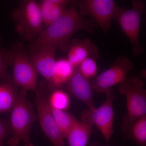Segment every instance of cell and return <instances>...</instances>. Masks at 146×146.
I'll return each mask as SVG.
<instances>
[{
    "label": "cell",
    "instance_id": "1",
    "mask_svg": "<svg viewBox=\"0 0 146 146\" xmlns=\"http://www.w3.org/2000/svg\"><path fill=\"white\" fill-rule=\"evenodd\" d=\"M73 4L67 8L60 18L42 31L29 47L30 53L41 47L55 46L62 52L68 51L69 41L73 35L81 29L93 34L97 27L92 19H88L79 13L75 5Z\"/></svg>",
    "mask_w": 146,
    "mask_h": 146
},
{
    "label": "cell",
    "instance_id": "2",
    "mask_svg": "<svg viewBox=\"0 0 146 146\" xmlns=\"http://www.w3.org/2000/svg\"><path fill=\"white\" fill-rule=\"evenodd\" d=\"M27 91L21 89L11 111L9 123L12 136L8 141L10 146H18L21 142H30L32 126L38 120L32 104L27 98Z\"/></svg>",
    "mask_w": 146,
    "mask_h": 146
},
{
    "label": "cell",
    "instance_id": "3",
    "mask_svg": "<svg viewBox=\"0 0 146 146\" xmlns=\"http://www.w3.org/2000/svg\"><path fill=\"white\" fill-rule=\"evenodd\" d=\"M119 85V92L125 97L127 101V112L121 125L125 136L131 125L146 115V90L143 80L136 76H128Z\"/></svg>",
    "mask_w": 146,
    "mask_h": 146
},
{
    "label": "cell",
    "instance_id": "4",
    "mask_svg": "<svg viewBox=\"0 0 146 146\" xmlns=\"http://www.w3.org/2000/svg\"><path fill=\"white\" fill-rule=\"evenodd\" d=\"M11 17L15 23L17 33L23 39L31 42L45 28L38 3L33 0L21 1Z\"/></svg>",
    "mask_w": 146,
    "mask_h": 146
},
{
    "label": "cell",
    "instance_id": "5",
    "mask_svg": "<svg viewBox=\"0 0 146 146\" xmlns=\"http://www.w3.org/2000/svg\"><path fill=\"white\" fill-rule=\"evenodd\" d=\"M8 65L13 67V80L21 89L35 91L37 86V73L27 54L23 45L18 42L7 51Z\"/></svg>",
    "mask_w": 146,
    "mask_h": 146
},
{
    "label": "cell",
    "instance_id": "6",
    "mask_svg": "<svg viewBox=\"0 0 146 146\" xmlns=\"http://www.w3.org/2000/svg\"><path fill=\"white\" fill-rule=\"evenodd\" d=\"M129 9L117 7L114 19H116L129 40L134 56L144 53L145 50L139 39L142 16L146 11L145 3L141 0H133Z\"/></svg>",
    "mask_w": 146,
    "mask_h": 146
},
{
    "label": "cell",
    "instance_id": "7",
    "mask_svg": "<svg viewBox=\"0 0 146 146\" xmlns=\"http://www.w3.org/2000/svg\"><path fill=\"white\" fill-rule=\"evenodd\" d=\"M106 98L98 108L86 110L81 115V121L96 127L107 142L114 134L115 91L113 88L105 92Z\"/></svg>",
    "mask_w": 146,
    "mask_h": 146
},
{
    "label": "cell",
    "instance_id": "8",
    "mask_svg": "<svg viewBox=\"0 0 146 146\" xmlns=\"http://www.w3.org/2000/svg\"><path fill=\"white\" fill-rule=\"evenodd\" d=\"M47 83L41 82L35 89L38 119L46 136L53 146H65L64 137L54 117L46 96Z\"/></svg>",
    "mask_w": 146,
    "mask_h": 146
},
{
    "label": "cell",
    "instance_id": "9",
    "mask_svg": "<svg viewBox=\"0 0 146 146\" xmlns=\"http://www.w3.org/2000/svg\"><path fill=\"white\" fill-rule=\"evenodd\" d=\"M82 16H89L104 33L109 30L117 6L113 0H81L73 2Z\"/></svg>",
    "mask_w": 146,
    "mask_h": 146
},
{
    "label": "cell",
    "instance_id": "10",
    "mask_svg": "<svg viewBox=\"0 0 146 146\" xmlns=\"http://www.w3.org/2000/svg\"><path fill=\"white\" fill-rule=\"evenodd\" d=\"M133 68V62L129 58L125 56L118 57L108 69L93 78L91 82L92 90L100 94L105 93L121 83Z\"/></svg>",
    "mask_w": 146,
    "mask_h": 146
},
{
    "label": "cell",
    "instance_id": "11",
    "mask_svg": "<svg viewBox=\"0 0 146 146\" xmlns=\"http://www.w3.org/2000/svg\"><path fill=\"white\" fill-rule=\"evenodd\" d=\"M57 47L53 46L41 47L29 55L30 60L37 74H39L49 83L54 74Z\"/></svg>",
    "mask_w": 146,
    "mask_h": 146
},
{
    "label": "cell",
    "instance_id": "12",
    "mask_svg": "<svg viewBox=\"0 0 146 146\" xmlns=\"http://www.w3.org/2000/svg\"><path fill=\"white\" fill-rule=\"evenodd\" d=\"M67 52V59L76 68L87 58L94 57L98 60L99 57V50L89 38L74 39L69 43Z\"/></svg>",
    "mask_w": 146,
    "mask_h": 146
},
{
    "label": "cell",
    "instance_id": "13",
    "mask_svg": "<svg viewBox=\"0 0 146 146\" xmlns=\"http://www.w3.org/2000/svg\"><path fill=\"white\" fill-rule=\"evenodd\" d=\"M66 85L71 95L86 105L89 109L96 107L91 82L89 80L82 76L76 69Z\"/></svg>",
    "mask_w": 146,
    "mask_h": 146
},
{
    "label": "cell",
    "instance_id": "14",
    "mask_svg": "<svg viewBox=\"0 0 146 146\" xmlns=\"http://www.w3.org/2000/svg\"><path fill=\"white\" fill-rule=\"evenodd\" d=\"M67 0H42L38 3L43 25L48 26L60 18L70 3Z\"/></svg>",
    "mask_w": 146,
    "mask_h": 146
},
{
    "label": "cell",
    "instance_id": "15",
    "mask_svg": "<svg viewBox=\"0 0 146 146\" xmlns=\"http://www.w3.org/2000/svg\"><path fill=\"white\" fill-rule=\"evenodd\" d=\"M76 68L67 58H60L56 60L54 74L49 83L48 89L54 90L60 89L66 85L75 72Z\"/></svg>",
    "mask_w": 146,
    "mask_h": 146
},
{
    "label": "cell",
    "instance_id": "16",
    "mask_svg": "<svg viewBox=\"0 0 146 146\" xmlns=\"http://www.w3.org/2000/svg\"><path fill=\"white\" fill-rule=\"evenodd\" d=\"M93 126L78 121L69 131L65 139L69 146H86L93 129Z\"/></svg>",
    "mask_w": 146,
    "mask_h": 146
},
{
    "label": "cell",
    "instance_id": "17",
    "mask_svg": "<svg viewBox=\"0 0 146 146\" xmlns=\"http://www.w3.org/2000/svg\"><path fill=\"white\" fill-rule=\"evenodd\" d=\"M18 94L11 84H0V113L11 111Z\"/></svg>",
    "mask_w": 146,
    "mask_h": 146
},
{
    "label": "cell",
    "instance_id": "18",
    "mask_svg": "<svg viewBox=\"0 0 146 146\" xmlns=\"http://www.w3.org/2000/svg\"><path fill=\"white\" fill-rule=\"evenodd\" d=\"M125 136L139 146H146V115L131 125Z\"/></svg>",
    "mask_w": 146,
    "mask_h": 146
},
{
    "label": "cell",
    "instance_id": "19",
    "mask_svg": "<svg viewBox=\"0 0 146 146\" xmlns=\"http://www.w3.org/2000/svg\"><path fill=\"white\" fill-rule=\"evenodd\" d=\"M50 108L56 124L65 139L69 131L78 120L67 111Z\"/></svg>",
    "mask_w": 146,
    "mask_h": 146
},
{
    "label": "cell",
    "instance_id": "20",
    "mask_svg": "<svg viewBox=\"0 0 146 146\" xmlns=\"http://www.w3.org/2000/svg\"><path fill=\"white\" fill-rule=\"evenodd\" d=\"M50 107L54 109L67 111L71 105L70 95L63 89L53 90L48 99Z\"/></svg>",
    "mask_w": 146,
    "mask_h": 146
},
{
    "label": "cell",
    "instance_id": "21",
    "mask_svg": "<svg viewBox=\"0 0 146 146\" xmlns=\"http://www.w3.org/2000/svg\"><path fill=\"white\" fill-rule=\"evenodd\" d=\"M97 60L94 57L87 58L79 64L76 69L82 76L87 79L94 78L96 76L98 72Z\"/></svg>",
    "mask_w": 146,
    "mask_h": 146
},
{
    "label": "cell",
    "instance_id": "22",
    "mask_svg": "<svg viewBox=\"0 0 146 146\" xmlns=\"http://www.w3.org/2000/svg\"><path fill=\"white\" fill-rule=\"evenodd\" d=\"M7 51L0 48V79L8 77L7 68L8 66L6 58Z\"/></svg>",
    "mask_w": 146,
    "mask_h": 146
},
{
    "label": "cell",
    "instance_id": "23",
    "mask_svg": "<svg viewBox=\"0 0 146 146\" xmlns=\"http://www.w3.org/2000/svg\"><path fill=\"white\" fill-rule=\"evenodd\" d=\"M10 132L9 122L0 119V146H3L4 141Z\"/></svg>",
    "mask_w": 146,
    "mask_h": 146
},
{
    "label": "cell",
    "instance_id": "24",
    "mask_svg": "<svg viewBox=\"0 0 146 146\" xmlns=\"http://www.w3.org/2000/svg\"><path fill=\"white\" fill-rule=\"evenodd\" d=\"M23 146H33V145H32L31 143H30V142H29V143H25V145H24Z\"/></svg>",
    "mask_w": 146,
    "mask_h": 146
},
{
    "label": "cell",
    "instance_id": "25",
    "mask_svg": "<svg viewBox=\"0 0 146 146\" xmlns=\"http://www.w3.org/2000/svg\"><path fill=\"white\" fill-rule=\"evenodd\" d=\"M89 146H98L96 145H89Z\"/></svg>",
    "mask_w": 146,
    "mask_h": 146
}]
</instances>
